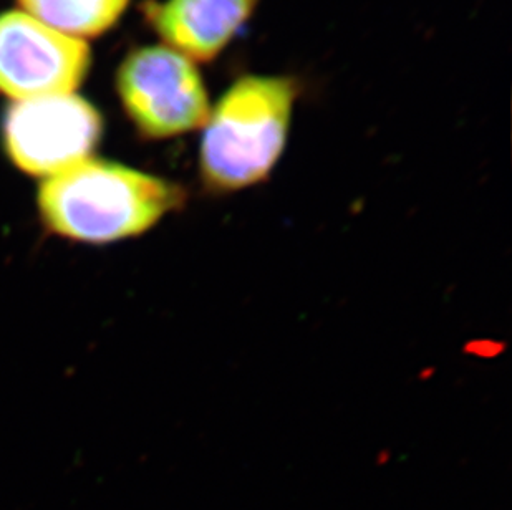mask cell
<instances>
[{
    "label": "cell",
    "mask_w": 512,
    "mask_h": 510,
    "mask_svg": "<svg viewBox=\"0 0 512 510\" xmlns=\"http://www.w3.org/2000/svg\"><path fill=\"white\" fill-rule=\"evenodd\" d=\"M300 88L299 78L277 73H244L229 83L199 130L206 191L237 193L269 179L289 143Z\"/></svg>",
    "instance_id": "6da1fadb"
},
{
    "label": "cell",
    "mask_w": 512,
    "mask_h": 510,
    "mask_svg": "<svg viewBox=\"0 0 512 510\" xmlns=\"http://www.w3.org/2000/svg\"><path fill=\"white\" fill-rule=\"evenodd\" d=\"M183 203L179 184L93 158L44 179L37 193V212L50 234L93 246L141 236Z\"/></svg>",
    "instance_id": "7a4b0ae2"
},
{
    "label": "cell",
    "mask_w": 512,
    "mask_h": 510,
    "mask_svg": "<svg viewBox=\"0 0 512 510\" xmlns=\"http://www.w3.org/2000/svg\"><path fill=\"white\" fill-rule=\"evenodd\" d=\"M116 92L138 133L150 140L201 130L213 105L198 63L163 44L128 53L116 73Z\"/></svg>",
    "instance_id": "3957f363"
},
{
    "label": "cell",
    "mask_w": 512,
    "mask_h": 510,
    "mask_svg": "<svg viewBox=\"0 0 512 510\" xmlns=\"http://www.w3.org/2000/svg\"><path fill=\"white\" fill-rule=\"evenodd\" d=\"M102 131L97 108L65 93L15 102L5 113L2 141L15 168L47 179L92 158Z\"/></svg>",
    "instance_id": "277c9868"
},
{
    "label": "cell",
    "mask_w": 512,
    "mask_h": 510,
    "mask_svg": "<svg viewBox=\"0 0 512 510\" xmlns=\"http://www.w3.org/2000/svg\"><path fill=\"white\" fill-rule=\"evenodd\" d=\"M88 68L85 40L62 34L24 10L0 15V93L15 102L73 93Z\"/></svg>",
    "instance_id": "5b68a950"
},
{
    "label": "cell",
    "mask_w": 512,
    "mask_h": 510,
    "mask_svg": "<svg viewBox=\"0 0 512 510\" xmlns=\"http://www.w3.org/2000/svg\"><path fill=\"white\" fill-rule=\"evenodd\" d=\"M262 0H156L146 19L163 45L191 62L213 63L256 15Z\"/></svg>",
    "instance_id": "8992f818"
},
{
    "label": "cell",
    "mask_w": 512,
    "mask_h": 510,
    "mask_svg": "<svg viewBox=\"0 0 512 510\" xmlns=\"http://www.w3.org/2000/svg\"><path fill=\"white\" fill-rule=\"evenodd\" d=\"M25 14L75 39L103 34L125 14L130 0H19Z\"/></svg>",
    "instance_id": "52a82bcc"
}]
</instances>
